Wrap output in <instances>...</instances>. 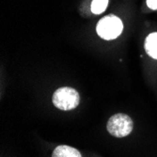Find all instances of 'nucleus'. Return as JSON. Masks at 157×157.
Returning a JSON list of instances; mask_svg holds the SVG:
<instances>
[{
  "instance_id": "1",
  "label": "nucleus",
  "mask_w": 157,
  "mask_h": 157,
  "mask_svg": "<svg viewBox=\"0 0 157 157\" xmlns=\"http://www.w3.org/2000/svg\"><path fill=\"white\" fill-rule=\"evenodd\" d=\"M52 102L56 108L68 111L78 106L80 103V96L75 89L63 87L55 91Z\"/></svg>"
},
{
  "instance_id": "2",
  "label": "nucleus",
  "mask_w": 157,
  "mask_h": 157,
  "mask_svg": "<svg viewBox=\"0 0 157 157\" xmlns=\"http://www.w3.org/2000/svg\"><path fill=\"white\" fill-rule=\"evenodd\" d=\"M107 131L108 133L116 137H124L129 135L133 128L134 122L132 119L126 114H116L113 115L107 121Z\"/></svg>"
},
{
  "instance_id": "3",
  "label": "nucleus",
  "mask_w": 157,
  "mask_h": 157,
  "mask_svg": "<svg viewBox=\"0 0 157 157\" xmlns=\"http://www.w3.org/2000/svg\"><path fill=\"white\" fill-rule=\"evenodd\" d=\"M96 29L98 35L101 38L105 40H114L121 35L123 29V25L117 16L109 15L99 21Z\"/></svg>"
},
{
  "instance_id": "4",
  "label": "nucleus",
  "mask_w": 157,
  "mask_h": 157,
  "mask_svg": "<svg viewBox=\"0 0 157 157\" xmlns=\"http://www.w3.org/2000/svg\"><path fill=\"white\" fill-rule=\"evenodd\" d=\"M52 157H82L80 151L67 145L58 146L53 151Z\"/></svg>"
},
{
  "instance_id": "5",
  "label": "nucleus",
  "mask_w": 157,
  "mask_h": 157,
  "mask_svg": "<svg viewBox=\"0 0 157 157\" xmlns=\"http://www.w3.org/2000/svg\"><path fill=\"white\" fill-rule=\"evenodd\" d=\"M145 49L149 56L157 59V33H151L147 37Z\"/></svg>"
},
{
  "instance_id": "6",
  "label": "nucleus",
  "mask_w": 157,
  "mask_h": 157,
  "mask_svg": "<svg viewBox=\"0 0 157 157\" xmlns=\"http://www.w3.org/2000/svg\"><path fill=\"white\" fill-rule=\"evenodd\" d=\"M108 0H93L91 3V10L95 14H101L107 7Z\"/></svg>"
},
{
  "instance_id": "7",
  "label": "nucleus",
  "mask_w": 157,
  "mask_h": 157,
  "mask_svg": "<svg viewBox=\"0 0 157 157\" xmlns=\"http://www.w3.org/2000/svg\"><path fill=\"white\" fill-rule=\"evenodd\" d=\"M147 5L151 10H157V0H147Z\"/></svg>"
}]
</instances>
